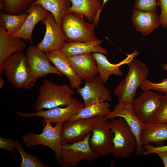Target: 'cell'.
Wrapping results in <instances>:
<instances>
[{"mask_svg":"<svg viewBox=\"0 0 167 167\" xmlns=\"http://www.w3.org/2000/svg\"><path fill=\"white\" fill-rule=\"evenodd\" d=\"M2 72L8 81L18 89H30L37 81L32 74L26 56L23 52L8 57L3 64Z\"/></svg>","mask_w":167,"mask_h":167,"instance_id":"cell-1","label":"cell"},{"mask_svg":"<svg viewBox=\"0 0 167 167\" xmlns=\"http://www.w3.org/2000/svg\"><path fill=\"white\" fill-rule=\"evenodd\" d=\"M75 92L65 84L58 85L48 79H45L40 86L36 101L34 103L35 110L39 111L60 106H67L73 98Z\"/></svg>","mask_w":167,"mask_h":167,"instance_id":"cell-2","label":"cell"},{"mask_svg":"<svg viewBox=\"0 0 167 167\" xmlns=\"http://www.w3.org/2000/svg\"><path fill=\"white\" fill-rule=\"evenodd\" d=\"M128 72L122 81L116 87L114 93L119 103L131 104L137 90L147 79L148 70L143 62L133 59L128 64Z\"/></svg>","mask_w":167,"mask_h":167,"instance_id":"cell-3","label":"cell"},{"mask_svg":"<svg viewBox=\"0 0 167 167\" xmlns=\"http://www.w3.org/2000/svg\"><path fill=\"white\" fill-rule=\"evenodd\" d=\"M110 122V128L113 133L111 154L116 158L127 159L135 150L136 138L122 118L112 119Z\"/></svg>","mask_w":167,"mask_h":167,"instance_id":"cell-4","label":"cell"},{"mask_svg":"<svg viewBox=\"0 0 167 167\" xmlns=\"http://www.w3.org/2000/svg\"><path fill=\"white\" fill-rule=\"evenodd\" d=\"M59 25L66 41L68 42L98 39L94 32L95 25L86 21L81 15L67 12L62 17Z\"/></svg>","mask_w":167,"mask_h":167,"instance_id":"cell-5","label":"cell"},{"mask_svg":"<svg viewBox=\"0 0 167 167\" xmlns=\"http://www.w3.org/2000/svg\"><path fill=\"white\" fill-rule=\"evenodd\" d=\"M45 122V124L41 133H26L22 135L21 139L26 148L37 145L49 147L54 152L56 161L60 164L62 143L61 132L63 123H57L53 126L49 122Z\"/></svg>","mask_w":167,"mask_h":167,"instance_id":"cell-6","label":"cell"},{"mask_svg":"<svg viewBox=\"0 0 167 167\" xmlns=\"http://www.w3.org/2000/svg\"><path fill=\"white\" fill-rule=\"evenodd\" d=\"M91 132L82 140L68 143L62 142L60 164L62 167H76L84 160L92 161L99 156L91 148L89 139Z\"/></svg>","mask_w":167,"mask_h":167,"instance_id":"cell-7","label":"cell"},{"mask_svg":"<svg viewBox=\"0 0 167 167\" xmlns=\"http://www.w3.org/2000/svg\"><path fill=\"white\" fill-rule=\"evenodd\" d=\"M108 120L105 116H100L91 132L90 146L99 156L108 155L112 151L113 133Z\"/></svg>","mask_w":167,"mask_h":167,"instance_id":"cell-8","label":"cell"},{"mask_svg":"<svg viewBox=\"0 0 167 167\" xmlns=\"http://www.w3.org/2000/svg\"><path fill=\"white\" fill-rule=\"evenodd\" d=\"M164 95L155 93L151 90L143 91L136 98L131 105L139 120L143 124L148 123L150 118L157 112L161 105Z\"/></svg>","mask_w":167,"mask_h":167,"instance_id":"cell-9","label":"cell"},{"mask_svg":"<svg viewBox=\"0 0 167 167\" xmlns=\"http://www.w3.org/2000/svg\"><path fill=\"white\" fill-rule=\"evenodd\" d=\"M84 107V103L77 98H73L71 103L63 108L55 107L47 110H43L34 113H27L21 112H16L20 116L28 118L34 116L42 117L45 121L51 123H63L68 121L72 116L76 114Z\"/></svg>","mask_w":167,"mask_h":167,"instance_id":"cell-10","label":"cell"},{"mask_svg":"<svg viewBox=\"0 0 167 167\" xmlns=\"http://www.w3.org/2000/svg\"><path fill=\"white\" fill-rule=\"evenodd\" d=\"M100 116L68 120L64 122L61 129L62 142L70 143L83 139L91 132Z\"/></svg>","mask_w":167,"mask_h":167,"instance_id":"cell-11","label":"cell"},{"mask_svg":"<svg viewBox=\"0 0 167 167\" xmlns=\"http://www.w3.org/2000/svg\"><path fill=\"white\" fill-rule=\"evenodd\" d=\"M45 53L37 46L31 45L28 47L26 55L33 76L37 79L50 74L63 76L64 75L51 64Z\"/></svg>","mask_w":167,"mask_h":167,"instance_id":"cell-12","label":"cell"},{"mask_svg":"<svg viewBox=\"0 0 167 167\" xmlns=\"http://www.w3.org/2000/svg\"><path fill=\"white\" fill-rule=\"evenodd\" d=\"M108 120L118 117L122 118L131 129L137 140V145L135 151L138 155H143L144 150L143 146L140 141V136L143 124L138 119L135 113L131 104L119 103L114 109L110 111L106 116Z\"/></svg>","mask_w":167,"mask_h":167,"instance_id":"cell-13","label":"cell"},{"mask_svg":"<svg viewBox=\"0 0 167 167\" xmlns=\"http://www.w3.org/2000/svg\"><path fill=\"white\" fill-rule=\"evenodd\" d=\"M76 90L83 99L84 106L112 100L110 91L99 76L85 80L84 87Z\"/></svg>","mask_w":167,"mask_h":167,"instance_id":"cell-14","label":"cell"},{"mask_svg":"<svg viewBox=\"0 0 167 167\" xmlns=\"http://www.w3.org/2000/svg\"><path fill=\"white\" fill-rule=\"evenodd\" d=\"M42 22L45 26V32L37 47L46 53L59 50L66 41L60 25L49 12Z\"/></svg>","mask_w":167,"mask_h":167,"instance_id":"cell-15","label":"cell"},{"mask_svg":"<svg viewBox=\"0 0 167 167\" xmlns=\"http://www.w3.org/2000/svg\"><path fill=\"white\" fill-rule=\"evenodd\" d=\"M48 12L40 5H32L26 11L28 16L21 28L10 36L21 38L32 44V34L34 27L45 19Z\"/></svg>","mask_w":167,"mask_h":167,"instance_id":"cell-16","label":"cell"},{"mask_svg":"<svg viewBox=\"0 0 167 167\" xmlns=\"http://www.w3.org/2000/svg\"><path fill=\"white\" fill-rule=\"evenodd\" d=\"M139 54L138 51L135 50L133 53L128 54L126 58L124 60L118 63L114 64L109 62L104 54L99 53H93L96 62L99 76L104 84L107 82L112 75L117 76L123 75V73L120 68V66L124 64H128Z\"/></svg>","mask_w":167,"mask_h":167,"instance_id":"cell-17","label":"cell"},{"mask_svg":"<svg viewBox=\"0 0 167 167\" xmlns=\"http://www.w3.org/2000/svg\"><path fill=\"white\" fill-rule=\"evenodd\" d=\"M26 47L24 40L16 37H12L5 28L0 25V73L2 74L6 60L15 53L23 52Z\"/></svg>","mask_w":167,"mask_h":167,"instance_id":"cell-18","label":"cell"},{"mask_svg":"<svg viewBox=\"0 0 167 167\" xmlns=\"http://www.w3.org/2000/svg\"><path fill=\"white\" fill-rule=\"evenodd\" d=\"M103 41L97 39L85 42H69L64 43L59 50L67 58L90 53L107 54L105 48L101 46Z\"/></svg>","mask_w":167,"mask_h":167,"instance_id":"cell-19","label":"cell"},{"mask_svg":"<svg viewBox=\"0 0 167 167\" xmlns=\"http://www.w3.org/2000/svg\"><path fill=\"white\" fill-rule=\"evenodd\" d=\"M76 73L82 80L93 78L98 73L93 53H87L68 58Z\"/></svg>","mask_w":167,"mask_h":167,"instance_id":"cell-20","label":"cell"},{"mask_svg":"<svg viewBox=\"0 0 167 167\" xmlns=\"http://www.w3.org/2000/svg\"><path fill=\"white\" fill-rule=\"evenodd\" d=\"M71 6L67 12L79 14L84 16L86 19L93 22L95 26L98 24L100 14L102 9L101 0H71Z\"/></svg>","mask_w":167,"mask_h":167,"instance_id":"cell-21","label":"cell"},{"mask_svg":"<svg viewBox=\"0 0 167 167\" xmlns=\"http://www.w3.org/2000/svg\"><path fill=\"white\" fill-rule=\"evenodd\" d=\"M50 62L63 75L67 78L72 88H80L82 80L78 76L68 58L59 50L46 53Z\"/></svg>","mask_w":167,"mask_h":167,"instance_id":"cell-22","label":"cell"},{"mask_svg":"<svg viewBox=\"0 0 167 167\" xmlns=\"http://www.w3.org/2000/svg\"><path fill=\"white\" fill-rule=\"evenodd\" d=\"M131 19L136 31L147 36L160 26L159 15L133 9Z\"/></svg>","mask_w":167,"mask_h":167,"instance_id":"cell-23","label":"cell"},{"mask_svg":"<svg viewBox=\"0 0 167 167\" xmlns=\"http://www.w3.org/2000/svg\"><path fill=\"white\" fill-rule=\"evenodd\" d=\"M167 140V123L148 122L143 124L140 136L141 144L153 143L156 147L164 145Z\"/></svg>","mask_w":167,"mask_h":167,"instance_id":"cell-24","label":"cell"},{"mask_svg":"<svg viewBox=\"0 0 167 167\" xmlns=\"http://www.w3.org/2000/svg\"><path fill=\"white\" fill-rule=\"evenodd\" d=\"M39 4L50 12L60 25L63 16L71 5V0H36L33 5Z\"/></svg>","mask_w":167,"mask_h":167,"instance_id":"cell-25","label":"cell"},{"mask_svg":"<svg viewBox=\"0 0 167 167\" xmlns=\"http://www.w3.org/2000/svg\"><path fill=\"white\" fill-rule=\"evenodd\" d=\"M111 105L107 102L95 104L84 106L68 120L87 118L97 116L106 117L110 111Z\"/></svg>","mask_w":167,"mask_h":167,"instance_id":"cell-26","label":"cell"},{"mask_svg":"<svg viewBox=\"0 0 167 167\" xmlns=\"http://www.w3.org/2000/svg\"><path fill=\"white\" fill-rule=\"evenodd\" d=\"M28 16V13L26 12L13 15L1 12L0 25L4 27L11 36L21 28Z\"/></svg>","mask_w":167,"mask_h":167,"instance_id":"cell-27","label":"cell"},{"mask_svg":"<svg viewBox=\"0 0 167 167\" xmlns=\"http://www.w3.org/2000/svg\"><path fill=\"white\" fill-rule=\"evenodd\" d=\"M14 148L20 153L22 159L20 167H48L36 156L27 153L20 142L17 139L14 140Z\"/></svg>","mask_w":167,"mask_h":167,"instance_id":"cell-28","label":"cell"},{"mask_svg":"<svg viewBox=\"0 0 167 167\" xmlns=\"http://www.w3.org/2000/svg\"><path fill=\"white\" fill-rule=\"evenodd\" d=\"M36 0H3L7 13L18 15L24 13Z\"/></svg>","mask_w":167,"mask_h":167,"instance_id":"cell-29","label":"cell"},{"mask_svg":"<svg viewBox=\"0 0 167 167\" xmlns=\"http://www.w3.org/2000/svg\"><path fill=\"white\" fill-rule=\"evenodd\" d=\"M148 122L167 123V94L164 95L163 101L160 108L149 120Z\"/></svg>","mask_w":167,"mask_h":167,"instance_id":"cell-30","label":"cell"},{"mask_svg":"<svg viewBox=\"0 0 167 167\" xmlns=\"http://www.w3.org/2000/svg\"><path fill=\"white\" fill-rule=\"evenodd\" d=\"M158 6L157 0H135L133 9L142 11L156 13Z\"/></svg>","mask_w":167,"mask_h":167,"instance_id":"cell-31","label":"cell"},{"mask_svg":"<svg viewBox=\"0 0 167 167\" xmlns=\"http://www.w3.org/2000/svg\"><path fill=\"white\" fill-rule=\"evenodd\" d=\"M143 91L146 90H153L167 94V78L163 79L161 82L154 83L145 79L140 86Z\"/></svg>","mask_w":167,"mask_h":167,"instance_id":"cell-32","label":"cell"},{"mask_svg":"<svg viewBox=\"0 0 167 167\" xmlns=\"http://www.w3.org/2000/svg\"><path fill=\"white\" fill-rule=\"evenodd\" d=\"M161 9L159 15L160 26L167 28V0H157Z\"/></svg>","mask_w":167,"mask_h":167,"instance_id":"cell-33","label":"cell"},{"mask_svg":"<svg viewBox=\"0 0 167 167\" xmlns=\"http://www.w3.org/2000/svg\"><path fill=\"white\" fill-rule=\"evenodd\" d=\"M14 140L12 138L6 139L0 137V148L8 151L15 158Z\"/></svg>","mask_w":167,"mask_h":167,"instance_id":"cell-34","label":"cell"},{"mask_svg":"<svg viewBox=\"0 0 167 167\" xmlns=\"http://www.w3.org/2000/svg\"><path fill=\"white\" fill-rule=\"evenodd\" d=\"M144 151L143 154L145 156L151 154H156L162 152H167V145L160 147L153 146L149 144L143 145Z\"/></svg>","mask_w":167,"mask_h":167,"instance_id":"cell-35","label":"cell"},{"mask_svg":"<svg viewBox=\"0 0 167 167\" xmlns=\"http://www.w3.org/2000/svg\"><path fill=\"white\" fill-rule=\"evenodd\" d=\"M161 160L164 166L167 167V152H162L156 154Z\"/></svg>","mask_w":167,"mask_h":167,"instance_id":"cell-36","label":"cell"},{"mask_svg":"<svg viewBox=\"0 0 167 167\" xmlns=\"http://www.w3.org/2000/svg\"><path fill=\"white\" fill-rule=\"evenodd\" d=\"M4 80L3 77L0 76V89H1L3 87L4 84Z\"/></svg>","mask_w":167,"mask_h":167,"instance_id":"cell-37","label":"cell"},{"mask_svg":"<svg viewBox=\"0 0 167 167\" xmlns=\"http://www.w3.org/2000/svg\"><path fill=\"white\" fill-rule=\"evenodd\" d=\"M5 7V4L3 0H0V9H2Z\"/></svg>","mask_w":167,"mask_h":167,"instance_id":"cell-38","label":"cell"},{"mask_svg":"<svg viewBox=\"0 0 167 167\" xmlns=\"http://www.w3.org/2000/svg\"><path fill=\"white\" fill-rule=\"evenodd\" d=\"M108 0H103V2L102 7V9L105 5V4L106 3Z\"/></svg>","mask_w":167,"mask_h":167,"instance_id":"cell-39","label":"cell"},{"mask_svg":"<svg viewBox=\"0 0 167 167\" xmlns=\"http://www.w3.org/2000/svg\"><path fill=\"white\" fill-rule=\"evenodd\" d=\"M162 69L164 70H167V63L163 65L162 67Z\"/></svg>","mask_w":167,"mask_h":167,"instance_id":"cell-40","label":"cell"}]
</instances>
